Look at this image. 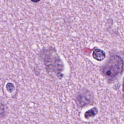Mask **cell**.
I'll use <instances>...</instances> for the list:
<instances>
[{"mask_svg":"<svg viewBox=\"0 0 124 124\" xmlns=\"http://www.w3.org/2000/svg\"><path fill=\"white\" fill-rule=\"evenodd\" d=\"M32 2H34V3H37V2H39V1H40L41 0H31Z\"/></svg>","mask_w":124,"mask_h":124,"instance_id":"6","label":"cell"},{"mask_svg":"<svg viewBox=\"0 0 124 124\" xmlns=\"http://www.w3.org/2000/svg\"><path fill=\"white\" fill-rule=\"evenodd\" d=\"M6 88L7 91L9 93H12L15 89L14 86L11 83H8L6 85Z\"/></svg>","mask_w":124,"mask_h":124,"instance_id":"5","label":"cell"},{"mask_svg":"<svg viewBox=\"0 0 124 124\" xmlns=\"http://www.w3.org/2000/svg\"><path fill=\"white\" fill-rule=\"evenodd\" d=\"M123 70V61L117 55L110 57L107 64L104 67L102 72L108 79H112L120 74Z\"/></svg>","mask_w":124,"mask_h":124,"instance_id":"1","label":"cell"},{"mask_svg":"<svg viewBox=\"0 0 124 124\" xmlns=\"http://www.w3.org/2000/svg\"><path fill=\"white\" fill-rule=\"evenodd\" d=\"M97 113V109L96 108H94L86 111L84 114V116L86 119H88L89 118L94 116Z\"/></svg>","mask_w":124,"mask_h":124,"instance_id":"3","label":"cell"},{"mask_svg":"<svg viewBox=\"0 0 124 124\" xmlns=\"http://www.w3.org/2000/svg\"><path fill=\"white\" fill-rule=\"evenodd\" d=\"M5 105L0 102V118H2V117L5 115Z\"/></svg>","mask_w":124,"mask_h":124,"instance_id":"4","label":"cell"},{"mask_svg":"<svg viewBox=\"0 0 124 124\" xmlns=\"http://www.w3.org/2000/svg\"><path fill=\"white\" fill-rule=\"evenodd\" d=\"M93 57L95 60L101 61L105 58L106 54L103 50L100 49H96L93 53Z\"/></svg>","mask_w":124,"mask_h":124,"instance_id":"2","label":"cell"}]
</instances>
